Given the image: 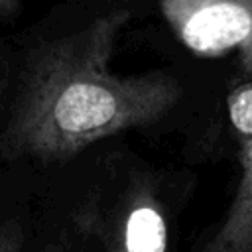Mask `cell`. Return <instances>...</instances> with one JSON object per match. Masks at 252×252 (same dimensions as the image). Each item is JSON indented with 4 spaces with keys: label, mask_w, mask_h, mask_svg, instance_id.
Segmentation results:
<instances>
[{
    "label": "cell",
    "mask_w": 252,
    "mask_h": 252,
    "mask_svg": "<svg viewBox=\"0 0 252 252\" xmlns=\"http://www.w3.org/2000/svg\"><path fill=\"white\" fill-rule=\"evenodd\" d=\"M130 12L116 10L65 37L35 47L0 136L6 156L67 161L102 138L161 120L181 98L175 77L110 71Z\"/></svg>",
    "instance_id": "cell-1"
},
{
    "label": "cell",
    "mask_w": 252,
    "mask_h": 252,
    "mask_svg": "<svg viewBox=\"0 0 252 252\" xmlns=\"http://www.w3.org/2000/svg\"><path fill=\"white\" fill-rule=\"evenodd\" d=\"M177 39L199 57L234 53L252 75V0H159Z\"/></svg>",
    "instance_id": "cell-2"
},
{
    "label": "cell",
    "mask_w": 252,
    "mask_h": 252,
    "mask_svg": "<svg viewBox=\"0 0 252 252\" xmlns=\"http://www.w3.org/2000/svg\"><path fill=\"white\" fill-rule=\"evenodd\" d=\"M106 252H167V222L156 195L144 187H130L104 220Z\"/></svg>",
    "instance_id": "cell-3"
},
{
    "label": "cell",
    "mask_w": 252,
    "mask_h": 252,
    "mask_svg": "<svg viewBox=\"0 0 252 252\" xmlns=\"http://www.w3.org/2000/svg\"><path fill=\"white\" fill-rule=\"evenodd\" d=\"M240 165L232 203L203 252H252V138L242 140Z\"/></svg>",
    "instance_id": "cell-4"
},
{
    "label": "cell",
    "mask_w": 252,
    "mask_h": 252,
    "mask_svg": "<svg viewBox=\"0 0 252 252\" xmlns=\"http://www.w3.org/2000/svg\"><path fill=\"white\" fill-rule=\"evenodd\" d=\"M226 106H228L230 124L238 134L240 142L250 140L252 138V79L236 85L230 91L226 98Z\"/></svg>",
    "instance_id": "cell-5"
},
{
    "label": "cell",
    "mask_w": 252,
    "mask_h": 252,
    "mask_svg": "<svg viewBox=\"0 0 252 252\" xmlns=\"http://www.w3.org/2000/svg\"><path fill=\"white\" fill-rule=\"evenodd\" d=\"M24 232L18 222H2L0 224V252H22Z\"/></svg>",
    "instance_id": "cell-6"
},
{
    "label": "cell",
    "mask_w": 252,
    "mask_h": 252,
    "mask_svg": "<svg viewBox=\"0 0 252 252\" xmlns=\"http://www.w3.org/2000/svg\"><path fill=\"white\" fill-rule=\"evenodd\" d=\"M22 2L20 0H0V16L2 18H14L20 12Z\"/></svg>",
    "instance_id": "cell-7"
},
{
    "label": "cell",
    "mask_w": 252,
    "mask_h": 252,
    "mask_svg": "<svg viewBox=\"0 0 252 252\" xmlns=\"http://www.w3.org/2000/svg\"><path fill=\"white\" fill-rule=\"evenodd\" d=\"M43 252H61V250H59V248H55V246H49V248H45Z\"/></svg>",
    "instance_id": "cell-8"
}]
</instances>
